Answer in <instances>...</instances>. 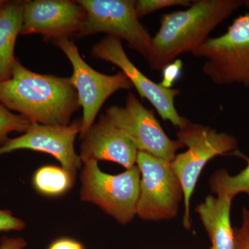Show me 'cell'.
<instances>
[{
  "label": "cell",
  "instance_id": "cell-20",
  "mask_svg": "<svg viewBox=\"0 0 249 249\" xmlns=\"http://www.w3.org/2000/svg\"><path fill=\"white\" fill-rule=\"evenodd\" d=\"M235 247L234 249H249V210L243 208L242 224L234 229Z\"/></svg>",
  "mask_w": 249,
  "mask_h": 249
},
{
  "label": "cell",
  "instance_id": "cell-26",
  "mask_svg": "<svg viewBox=\"0 0 249 249\" xmlns=\"http://www.w3.org/2000/svg\"><path fill=\"white\" fill-rule=\"evenodd\" d=\"M245 5H249V1H246Z\"/></svg>",
  "mask_w": 249,
  "mask_h": 249
},
{
  "label": "cell",
  "instance_id": "cell-1",
  "mask_svg": "<svg viewBox=\"0 0 249 249\" xmlns=\"http://www.w3.org/2000/svg\"><path fill=\"white\" fill-rule=\"evenodd\" d=\"M0 102L31 124L68 125L79 109L70 78L40 74L16 59L9 80L0 82Z\"/></svg>",
  "mask_w": 249,
  "mask_h": 249
},
{
  "label": "cell",
  "instance_id": "cell-23",
  "mask_svg": "<svg viewBox=\"0 0 249 249\" xmlns=\"http://www.w3.org/2000/svg\"><path fill=\"white\" fill-rule=\"evenodd\" d=\"M47 249H85L83 244L78 241L70 238L61 237L53 241Z\"/></svg>",
  "mask_w": 249,
  "mask_h": 249
},
{
  "label": "cell",
  "instance_id": "cell-16",
  "mask_svg": "<svg viewBox=\"0 0 249 249\" xmlns=\"http://www.w3.org/2000/svg\"><path fill=\"white\" fill-rule=\"evenodd\" d=\"M75 179L76 176L62 166L45 165L34 173L32 183L37 193L55 197L70 191L74 186Z\"/></svg>",
  "mask_w": 249,
  "mask_h": 249
},
{
  "label": "cell",
  "instance_id": "cell-11",
  "mask_svg": "<svg viewBox=\"0 0 249 249\" xmlns=\"http://www.w3.org/2000/svg\"><path fill=\"white\" fill-rule=\"evenodd\" d=\"M86 18L77 1L34 0L23 1L21 36L40 34L45 42L76 36Z\"/></svg>",
  "mask_w": 249,
  "mask_h": 249
},
{
  "label": "cell",
  "instance_id": "cell-2",
  "mask_svg": "<svg viewBox=\"0 0 249 249\" xmlns=\"http://www.w3.org/2000/svg\"><path fill=\"white\" fill-rule=\"evenodd\" d=\"M245 0H197L184 11L163 15L152 37L150 68L162 71L183 53H191L209 38L210 34L237 9Z\"/></svg>",
  "mask_w": 249,
  "mask_h": 249
},
{
  "label": "cell",
  "instance_id": "cell-12",
  "mask_svg": "<svg viewBox=\"0 0 249 249\" xmlns=\"http://www.w3.org/2000/svg\"><path fill=\"white\" fill-rule=\"evenodd\" d=\"M81 127L80 119L68 125L31 124L27 132L16 138L9 139L0 146V156L19 150L43 152L53 156L62 168L76 176L83 165L74 149L75 140Z\"/></svg>",
  "mask_w": 249,
  "mask_h": 249
},
{
  "label": "cell",
  "instance_id": "cell-24",
  "mask_svg": "<svg viewBox=\"0 0 249 249\" xmlns=\"http://www.w3.org/2000/svg\"><path fill=\"white\" fill-rule=\"evenodd\" d=\"M27 242L22 237H2L0 239V249H24Z\"/></svg>",
  "mask_w": 249,
  "mask_h": 249
},
{
  "label": "cell",
  "instance_id": "cell-4",
  "mask_svg": "<svg viewBox=\"0 0 249 249\" xmlns=\"http://www.w3.org/2000/svg\"><path fill=\"white\" fill-rule=\"evenodd\" d=\"M191 53L204 59L203 73L214 84L249 88V13L235 18L225 34L208 39Z\"/></svg>",
  "mask_w": 249,
  "mask_h": 249
},
{
  "label": "cell",
  "instance_id": "cell-8",
  "mask_svg": "<svg viewBox=\"0 0 249 249\" xmlns=\"http://www.w3.org/2000/svg\"><path fill=\"white\" fill-rule=\"evenodd\" d=\"M52 43L66 55L73 68L70 80L78 94L80 107L83 109L81 139L94 124L98 112L108 98L116 91L130 89L133 85L123 72L107 75L93 70L80 56L71 39H58Z\"/></svg>",
  "mask_w": 249,
  "mask_h": 249
},
{
  "label": "cell",
  "instance_id": "cell-15",
  "mask_svg": "<svg viewBox=\"0 0 249 249\" xmlns=\"http://www.w3.org/2000/svg\"><path fill=\"white\" fill-rule=\"evenodd\" d=\"M23 24V1H7L0 10V82L9 80L16 58L14 52Z\"/></svg>",
  "mask_w": 249,
  "mask_h": 249
},
{
  "label": "cell",
  "instance_id": "cell-14",
  "mask_svg": "<svg viewBox=\"0 0 249 249\" xmlns=\"http://www.w3.org/2000/svg\"><path fill=\"white\" fill-rule=\"evenodd\" d=\"M232 200L227 196H208L196 207L214 249H234L235 247V234L230 218Z\"/></svg>",
  "mask_w": 249,
  "mask_h": 249
},
{
  "label": "cell",
  "instance_id": "cell-3",
  "mask_svg": "<svg viewBox=\"0 0 249 249\" xmlns=\"http://www.w3.org/2000/svg\"><path fill=\"white\" fill-rule=\"evenodd\" d=\"M178 141L188 150L175 156L170 166L178 177L183 193L184 215L183 225L191 227L190 202L201 171L210 160L219 155L235 151L238 147L237 139L231 134L221 132L189 120L177 132Z\"/></svg>",
  "mask_w": 249,
  "mask_h": 249
},
{
  "label": "cell",
  "instance_id": "cell-7",
  "mask_svg": "<svg viewBox=\"0 0 249 249\" xmlns=\"http://www.w3.org/2000/svg\"><path fill=\"white\" fill-rule=\"evenodd\" d=\"M137 165L141 173L137 215L148 221L176 217L183 193L170 162L139 151Z\"/></svg>",
  "mask_w": 249,
  "mask_h": 249
},
{
  "label": "cell",
  "instance_id": "cell-13",
  "mask_svg": "<svg viewBox=\"0 0 249 249\" xmlns=\"http://www.w3.org/2000/svg\"><path fill=\"white\" fill-rule=\"evenodd\" d=\"M81 141L79 157L83 164L89 160H108L126 170L137 164L139 150L135 144L106 114L100 116Z\"/></svg>",
  "mask_w": 249,
  "mask_h": 249
},
{
  "label": "cell",
  "instance_id": "cell-21",
  "mask_svg": "<svg viewBox=\"0 0 249 249\" xmlns=\"http://www.w3.org/2000/svg\"><path fill=\"white\" fill-rule=\"evenodd\" d=\"M25 228L22 219L15 217L9 210L0 209V232L22 231Z\"/></svg>",
  "mask_w": 249,
  "mask_h": 249
},
{
  "label": "cell",
  "instance_id": "cell-10",
  "mask_svg": "<svg viewBox=\"0 0 249 249\" xmlns=\"http://www.w3.org/2000/svg\"><path fill=\"white\" fill-rule=\"evenodd\" d=\"M91 55L94 58L110 62L119 67L130 80L141 97L151 103L163 121H169L178 129L188 122V119L179 115L175 106V98L181 91L173 88L166 89L147 78L129 60L121 40L106 36L93 46Z\"/></svg>",
  "mask_w": 249,
  "mask_h": 249
},
{
  "label": "cell",
  "instance_id": "cell-17",
  "mask_svg": "<svg viewBox=\"0 0 249 249\" xmlns=\"http://www.w3.org/2000/svg\"><path fill=\"white\" fill-rule=\"evenodd\" d=\"M237 155L247 160V167L235 176H231L227 170L216 171L209 183L211 191L217 196H227L233 199L237 195L245 193L249 197V159L240 152Z\"/></svg>",
  "mask_w": 249,
  "mask_h": 249
},
{
  "label": "cell",
  "instance_id": "cell-25",
  "mask_svg": "<svg viewBox=\"0 0 249 249\" xmlns=\"http://www.w3.org/2000/svg\"><path fill=\"white\" fill-rule=\"evenodd\" d=\"M6 1H6V0H0V10L2 9L3 6L6 4Z\"/></svg>",
  "mask_w": 249,
  "mask_h": 249
},
{
  "label": "cell",
  "instance_id": "cell-27",
  "mask_svg": "<svg viewBox=\"0 0 249 249\" xmlns=\"http://www.w3.org/2000/svg\"><path fill=\"white\" fill-rule=\"evenodd\" d=\"M211 249H214L213 247H211Z\"/></svg>",
  "mask_w": 249,
  "mask_h": 249
},
{
  "label": "cell",
  "instance_id": "cell-6",
  "mask_svg": "<svg viewBox=\"0 0 249 249\" xmlns=\"http://www.w3.org/2000/svg\"><path fill=\"white\" fill-rule=\"evenodd\" d=\"M77 2L86 13L77 38L104 33L125 40L130 48L150 62L153 37L139 21L134 0H78Z\"/></svg>",
  "mask_w": 249,
  "mask_h": 249
},
{
  "label": "cell",
  "instance_id": "cell-22",
  "mask_svg": "<svg viewBox=\"0 0 249 249\" xmlns=\"http://www.w3.org/2000/svg\"><path fill=\"white\" fill-rule=\"evenodd\" d=\"M183 62L180 59H176L171 63L168 64L162 70L163 78L160 84L166 89H172L174 83L181 76Z\"/></svg>",
  "mask_w": 249,
  "mask_h": 249
},
{
  "label": "cell",
  "instance_id": "cell-5",
  "mask_svg": "<svg viewBox=\"0 0 249 249\" xmlns=\"http://www.w3.org/2000/svg\"><path fill=\"white\" fill-rule=\"evenodd\" d=\"M80 199L98 206L121 224L137 215L141 173L135 165L124 173L109 175L98 167V161L83 164L80 173Z\"/></svg>",
  "mask_w": 249,
  "mask_h": 249
},
{
  "label": "cell",
  "instance_id": "cell-18",
  "mask_svg": "<svg viewBox=\"0 0 249 249\" xmlns=\"http://www.w3.org/2000/svg\"><path fill=\"white\" fill-rule=\"evenodd\" d=\"M31 124L24 116L14 114L0 102V146L9 140V134L24 133L30 127Z\"/></svg>",
  "mask_w": 249,
  "mask_h": 249
},
{
  "label": "cell",
  "instance_id": "cell-19",
  "mask_svg": "<svg viewBox=\"0 0 249 249\" xmlns=\"http://www.w3.org/2000/svg\"><path fill=\"white\" fill-rule=\"evenodd\" d=\"M189 0H137L134 3V9L139 19L159 10L174 6L189 7Z\"/></svg>",
  "mask_w": 249,
  "mask_h": 249
},
{
  "label": "cell",
  "instance_id": "cell-9",
  "mask_svg": "<svg viewBox=\"0 0 249 249\" xmlns=\"http://www.w3.org/2000/svg\"><path fill=\"white\" fill-rule=\"evenodd\" d=\"M106 115L132 139L139 151L146 152L172 162L178 150L184 147L179 141L172 140L152 111L137 96L129 93L124 106L108 107Z\"/></svg>",
  "mask_w": 249,
  "mask_h": 249
}]
</instances>
